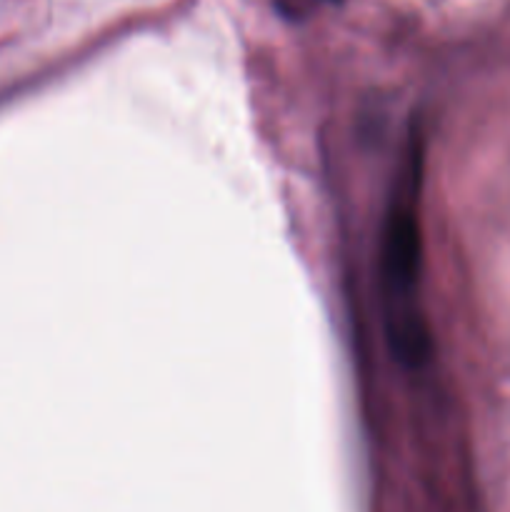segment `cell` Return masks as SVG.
I'll return each mask as SVG.
<instances>
[{
    "label": "cell",
    "instance_id": "6da1fadb",
    "mask_svg": "<svg viewBox=\"0 0 510 512\" xmlns=\"http://www.w3.org/2000/svg\"><path fill=\"white\" fill-rule=\"evenodd\" d=\"M420 233L410 210H393L385 225L383 273L395 295H405L418 283Z\"/></svg>",
    "mask_w": 510,
    "mask_h": 512
}]
</instances>
